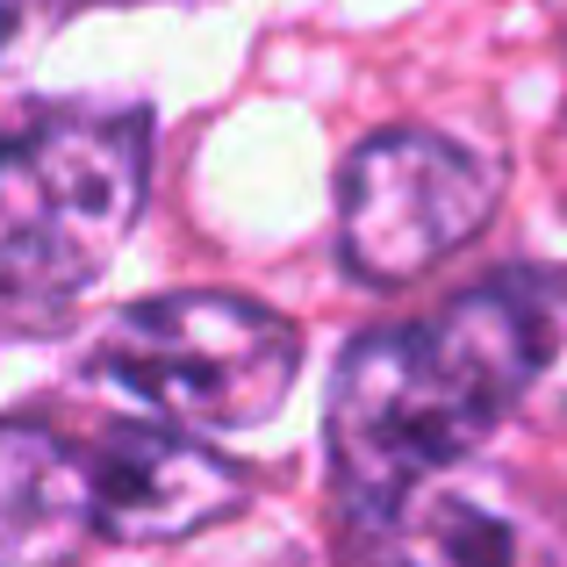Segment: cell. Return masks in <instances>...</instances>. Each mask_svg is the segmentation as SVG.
Instances as JSON below:
<instances>
[{
    "instance_id": "obj_7",
    "label": "cell",
    "mask_w": 567,
    "mask_h": 567,
    "mask_svg": "<svg viewBox=\"0 0 567 567\" xmlns=\"http://www.w3.org/2000/svg\"><path fill=\"white\" fill-rule=\"evenodd\" d=\"M94 539L86 445L58 439L51 424L8 416L0 424V567H65Z\"/></svg>"
},
{
    "instance_id": "obj_4",
    "label": "cell",
    "mask_w": 567,
    "mask_h": 567,
    "mask_svg": "<svg viewBox=\"0 0 567 567\" xmlns=\"http://www.w3.org/2000/svg\"><path fill=\"white\" fill-rule=\"evenodd\" d=\"M503 181L488 158L431 130H388L346 158L338 181V251L367 288H402L488 230Z\"/></svg>"
},
{
    "instance_id": "obj_3",
    "label": "cell",
    "mask_w": 567,
    "mask_h": 567,
    "mask_svg": "<svg viewBox=\"0 0 567 567\" xmlns=\"http://www.w3.org/2000/svg\"><path fill=\"white\" fill-rule=\"evenodd\" d=\"M86 367L109 388L137 395L144 410H158L166 424L251 431L288 402L302 374V331L245 295L181 288L101 317Z\"/></svg>"
},
{
    "instance_id": "obj_1",
    "label": "cell",
    "mask_w": 567,
    "mask_h": 567,
    "mask_svg": "<svg viewBox=\"0 0 567 567\" xmlns=\"http://www.w3.org/2000/svg\"><path fill=\"white\" fill-rule=\"evenodd\" d=\"M567 395V295L503 280L431 323H388L346 346L331 381V482L352 525H381L424 474L460 467L503 416Z\"/></svg>"
},
{
    "instance_id": "obj_5",
    "label": "cell",
    "mask_w": 567,
    "mask_h": 567,
    "mask_svg": "<svg viewBox=\"0 0 567 567\" xmlns=\"http://www.w3.org/2000/svg\"><path fill=\"white\" fill-rule=\"evenodd\" d=\"M86 488L109 546H173L251 503V474L173 424H109L86 445Z\"/></svg>"
},
{
    "instance_id": "obj_8",
    "label": "cell",
    "mask_w": 567,
    "mask_h": 567,
    "mask_svg": "<svg viewBox=\"0 0 567 567\" xmlns=\"http://www.w3.org/2000/svg\"><path fill=\"white\" fill-rule=\"evenodd\" d=\"M37 8H43V0H0V51H8L29 22H37Z\"/></svg>"
},
{
    "instance_id": "obj_6",
    "label": "cell",
    "mask_w": 567,
    "mask_h": 567,
    "mask_svg": "<svg viewBox=\"0 0 567 567\" xmlns=\"http://www.w3.org/2000/svg\"><path fill=\"white\" fill-rule=\"evenodd\" d=\"M374 539L388 567H560L546 511L482 460L424 474L374 525Z\"/></svg>"
},
{
    "instance_id": "obj_2",
    "label": "cell",
    "mask_w": 567,
    "mask_h": 567,
    "mask_svg": "<svg viewBox=\"0 0 567 567\" xmlns=\"http://www.w3.org/2000/svg\"><path fill=\"white\" fill-rule=\"evenodd\" d=\"M152 181L137 109H51L0 130V302L43 309L80 295L123 251Z\"/></svg>"
}]
</instances>
